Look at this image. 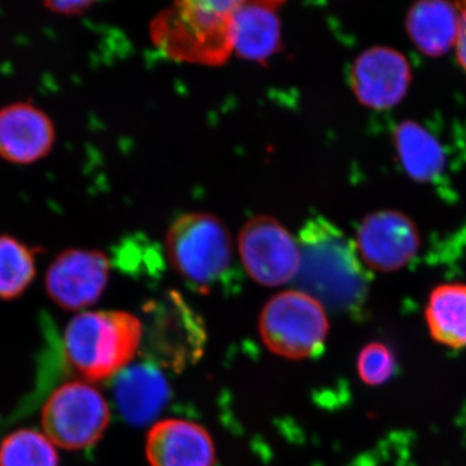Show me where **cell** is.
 I'll list each match as a JSON object with an SVG mask.
<instances>
[{
    "instance_id": "2e32d148",
    "label": "cell",
    "mask_w": 466,
    "mask_h": 466,
    "mask_svg": "<svg viewBox=\"0 0 466 466\" xmlns=\"http://www.w3.org/2000/svg\"><path fill=\"white\" fill-rule=\"evenodd\" d=\"M425 319L435 342L450 349L466 348V284L435 288L426 305Z\"/></svg>"
},
{
    "instance_id": "44dd1931",
    "label": "cell",
    "mask_w": 466,
    "mask_h": 466,
    "mask_svg": "<svg viewBox=\"0 0 466 466\" xmlns=\"http://www.w3.org/2000/svg\"><path fill=\"white\" fill-rule=\"evenodd\" d=\"M46 8L52 14L64 15V16H76L82 15L94 5L91 2H48Z\"/></svg>"
},
{
    "instance_id": "7402d4cb",
    "label": "cell",
    "mask_w": 466,
    "mask_h": 466,
    "mask_svg": "<svg viewBox=\"0 0 466 466\" xmlns=\"http://www.w3.org/2000/svg\"><path fill=\"white\" fill-rule=\"evenodd\" d=\"M456 52H458L460 64L466 72V3L462 5V9L460 11V29L458 41H456Z\"/></svg>"
},
{
    "instance_id": "8992f818",
    "label": "cell",
    "mask_w": 466,
    "mask_h": 466,
    "mask_svg": "<svg viewBox=\"0 0 466 466\" xmlns=\"http://www.w3.org/2000/svg\"><path fill=\"white\" fill-rule=\"evenodd\" d=\"M110 410L94 386L67 382L52 392L42 410L46 437L66 450H84L103 438Z\"/></svg>"
},
{
    "instance_id": "30bf717a",
    "label": "cell",
    "mask_w": 466,
    "mask_h": 466,
    "mask_svg": "<svg viewBox=\"0 0 466 466\" xmlns=\"http://www.w3.org/2000/svg\"><path fill=\"white\" fill-rule=\"evenodd\" d=\"M56 142L51 116L32 101H15L0 108V158L29 167L47 157Z\"/></svg>"
},
{
    "instance_id": "52a82bcc",
    "label": "cell",
    "mask_w": 466,
    "mask_h": 466,
    "mask_svg": "<svg viewBox=\"0 0 466 466\" xmlns=\"http://www.w3.org/2000/svg\"><path fill=\"white\" fill-rule=\"evenodd\" d=\"M238 253L250 278L265 287H280L299 276V241L275 218L248 220L238 236Z\"/></svg>"
},
{
    "instance_id": "ba28073f",
    "label": "cell",
    "mask_w": 466,
    "mask_h": 466,
    "mask_svg": "<svg viewBox=\"0 0 466 466\" xmlns=\"http://www.w3.org/2000/svg\"><path fill=\"white\" fill-rule=\"evenodd\" d=\"M108 257L99 250L67 249L57 254L46 272V291L67 311L96 303L109 280Z\"/></svg>"
},
{
    "instance_id": "7a4b0ae2",
    "label": "cell",
    "mask_w": 466,
    "mask_h": 466,
    "mask_svg": "<svg viewBox=\"0 0 466 466\" xmlns=\"http://www.w3.org/2000/svg\"><path fill=\"white\" fill-rule=\"evenodd\" d=\"M238 5L233 0L174 3L152 21L150 36L173 60L220 66L233 52L232 20Z\"/></svg>"
},
{
    "instance_id": "7c38bea8",
    "label": "cell",
    "mask_w": 466,
    "mask_h": 466,
    "mask_svg": "<svg viewBox=\"0 0 466 466\" xmlns=\"http://www.w3.org/2000/svg\"><path fill=\"white\" fill-rule=\"evenodd\" d=\"M146 452L150 466H216L217 462L211 435L187 420H164L153 425Z\"/></svg>"
},
{
    "instance_id": "6da1fadb",
    "label": "cell",
    "mask_w": 466,
    "mask_h": 466,
    "mask_svg": "<svg viewBox=\"0 0 466 466\" xmlns=\"http://www.w3.org/2000/svg\"><path fill=\"white\" fill-rule=\"evenodd\" d=\"M302 291L321 305L350 308L363 299L367 275L355 241L325 218H312L299 236Z\"/></svg>"
},
{
    "instance_id": "d6986e66",
    "label": "cell",
    "mask_w": 466,
    "mask_h": 466,
    "mask_svg": "<svg viewBox=\"0 0 466 466\" xmlns=\"http://www.w3.org/2000/svg\"><path fill=\"white\" fill-rule=\"evenodd\" d=\"M0 466H58V455L45 434L20 429L0 443Z\"/></svg>"
},
{
    "instance_id": "4fadbf2b",
    "label": "cell",
    "mask_w": 466,
    "mask_h": 466,
    "mask_svg": "<svg viewBox=\"0 0 466 466\" xmlns=\"http://www.w3.org/2000/svg\"><path fill=\"white\" fill-rule=\"evenodd\" d=\"M113 394L122 419L127 424L144 426L155 421L167 407L170 388L157 368L140 363L118 373Z\"/></svg>"
},
{
    "instance_id": "5bb4252c",
    "label": "cell",
    "mask_w": 466,
    "mask_h": 466,
    "mask_svg": "<svg viewBox=\"0 0 466 466\" xmlns=\"http://www.w3.org/2000/svg\"><path fill=\"white\" fill-rule=\"evenodd\" d=\"M283 3L242 2L233 12V52L245 60L265 63L280 50L281 24L278 9Z\"/></svg>"
},
{
    "instance_id": "ac0fdd59",
    "label": "cell",
    "mask_w": 466,
    "mask_h": 466,
    "mask_svg": "<svg viewBox=\"0 0 466 466\" xmlns=\"http://www.w3.org/2000/svg\"><path fill=\"white\" fill-rule=\"evenodd\" d=\"M35 276V250L16 236L0 233V299L23 296Z\"/></svg>"
},
{
    "instance_id": "e0dca14e",
    "label": "cell",
    "mask_w": 466,
    "mask_h": 466,
    "mask_svg": "<svg viewBox=\"0 0 466 466\" xmlns=\"http://www.w3.org/2000/svg\"><path fill=\"white\" fill-rule=\"evenodd\" d=\"M404 170L419 182H431L446 167V155L433 135L415 122H403L394 134Z\"/></svg>"
},
{
    "instance_id": "ffe728a7",
    "label": "cell",
    "mask_w": 466,
    "mask_h": 466,
    "mask_svg": "<svg viewBox=\"0 0 466 466\" xmlns=\"http://www.w3.org/2000/svg\"><path fill=\"white\" fill-rule=\"evenodd\" d=\"M395 355L388 345L382 342L368 343L361 350L357 360L358 375L367 385H382L394 373Z\"/></svg>"
},
{
    "instance_id": "9c48e42d",
    "label": "cell",
    "mask_w": 466,
    "mask_h": 466,
    "mask_svg": "<svg viewBox=\"0 0 466 466\" xmlns=\"http://www.w3.org/2000/svg\"><path fill=\"white\" fill-rule=\"evenodd\" d=\"M355 245L368 267L392 272L415 258L420 249V236L410 218L398 211H377L359 227Z\"/></svg>"
},
{
    "instance_id": "5b68a950",
    "label": "cell",
    "mask_w": 466,
    "mask_h": 466,
    "mask_svg": "<svg viewBox=\"0 0 466 466\" xmlns=\"http://www.w3.org/2000/svg\"><path fill=\"white\" fill-rule=\"evenodd\" d=\"M259 333L269 351L290 360L317 357L329 333L324 306L302 290L276 294L259 317Z\"/></svg>"
},
{
    "instance_id": "277c9868",
    "label": "cell",
    "mask_w": 466,
    "mask_h": 466,
    "mask_svg": "<svg viewBox=\"0 0 466 466\" xmlns=\"http://www.w3.org/2000/svg\"><path fill=\"white\" fill-rule=\"evenodd\" d=\"M231 235L217 217L188 213L174 220L167 251L177 274L198 291H210L232 267Z\"/></svg>"
},
{
    "instance_id": "8fae6325",
    "label": "cell",
    "mask_w": 466,
    "mask_h": 466,
    "mask_svg": "<svg viewBox=\"0 0 466 466\" xmlns=\"http://www.w3.org/2000/svg\"><path fill=\"white\" fill-rule=\"evenodd\" d=\"M410 84L407 58L391 48H370L352 66V91L370 108L382 110L397 106L406 96Z\"/></svg>"
},
{
    "instance_id": "3957f363",
    "label": "cell",
    "mask_w": 466,
    "mask_h": 466,
    "mask_svg": "<svg viewBox=\"0 0 466 466\" xmlns=\"http://www.w3.org/2000/svg\"><path fill=\"white\" fill-rule=\"evenodd\" d=\"M142 337V321L130 312H82L67 324L64 355L79 376L103 381L128 367Z\"/></svg>"
},
{
    "instance_id": "9a60e30c",
    "label": "cell",
    "mask_w": 466,
    "mask_h": 466,
    "mask_svg": "<svg viewBox=\"0 0 466 466\" xmlns=\"http://www.w3.org/2000/svg\"><path fill=\"white\" fill-rule=\"evenodd\" d=\"M460 11L450 3L420 2L410 8L407 30L422 54L438 56L458 41Z\"/></svg>"
}]
</instances>
